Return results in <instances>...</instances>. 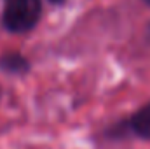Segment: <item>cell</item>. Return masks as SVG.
Here are the masks:
<instances>
[{
  "instance_id": "cell-1",
  "label": "cell",
  "mask_w": 150,
  "mask_h": 149,
  "mask_svg": "<svg viewBox=\"0 0 150 149\" xmlns=\"http://www.w3.org/2000/svg\"><path fill=\"white\" fill-rule=\"evenodd\" d=\"M40 14V0H4L2 25L12 34H26L37 27Z\"/></svg>"
},
{
  "instance_id": "cell-2",
  "label": "cell",
  "mask_w": 150,
  "mask_h": 149,
  "mask_svg": "<svg viewBox=\"0 0 150 149\" xmlns=\"http://www.w3.org/2000/svg\"><path fill=\"white\" fill-rule=\"evenodd\" d=\"M0 69L7 74L23 75L30 70V62L19 53H5L0 56Z\"/></svg>"
},
{
  "instance_id": "cell-3",
  "label": "cell",
  "mask_w": 150,
  "mask_h": 149,
  "mask_svg": "<svg viewBox=\"0 0 150 149\" xmlns=\"http://www.w3.org/2000/svg\"><path fill=\"white\" fill-rule=\"evenodd\" d=\"M131 128L136 135H140L143 139H150V104L143 105L142 109H138L133 114Z\"/></svg>"
},
{
  "instance_id": "cell-4",
  "label": "cell",
  "mask_w": 150,
  "mask_h": 149,
  "mask_svg": "<svg viewBox=\"0 0 150 149\" xmlns=\"http://www.w3.org/2000/svg\"><path fill=\"white\" fill-rule=\"evenodd\" d=\"M49 2H51V4H56V5H59V4H63L65 0H49Z\"/></svg>"
},
{
  "instance_id": "cell-5",
  "label": "cell",
  "mask_w": 150,
  "mask_h": 149,
  "mask_svg": "<svg viewBox=\"0 0 150 149\" xmlns=\"http://www.w3.org/2000/svg\"><path fill=\"white\" fill-rule=\"evenodd\" d=\"M142 2H143V4H147V5L150 7V0H142Z\"/></svg>"
}]
</instances>
